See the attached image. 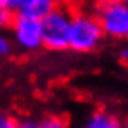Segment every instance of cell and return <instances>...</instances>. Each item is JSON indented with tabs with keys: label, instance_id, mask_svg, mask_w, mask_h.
I'll use <instances>...</instances> for the list:
<instances>
[{
	"label": "cell",
	"instance_id": "6da1fadb",
	"mask_svg": "<svg viewBox=\"0 0 128 128\" xmlns=\"http://www.w3.org/2000/svg\"><path fill=\"white\" fill-rule=\"evenodd\" d=\"M104 38L102 28L96 16L74 14L70 20L68 48L75 53H90L101 44Z\"/></svg>",
	"mask_w": 128,
	"mask_h": 128
},
{
	"label": "cell",
	"instance_id": "7a4b0ae2",
	"mask_svg": "<svg viewBox=\"0 0 128 128\" xmlns=\"http://www.w3.org/2000/svg\"><path fill=\"white\" fill-rule=\"evenodd\" d=\"M96 17L104 36L113 40H128V2L101 0L96 5Z\"/></svg>",
	"mask_w": 128,
	"mask_h": 128
},
{
	"label": "cell",
	"instance_id": "3957f363",
	"mask_svg": "<svg viewBox=\"0 0 128 128\" xmlns=\"http://www.w3.org/2000/svg\"><path fill=\"white\" fill-rule=\"evenodd\" d=\"M70 20L72 14L65 7H55L41 19L43 46L51 51H63L68 48Z\"/></svg>",
	"mask_w": 128,
	"mask_h": 128
},
{
	"label": "cell",
	"instance_id": "277c9868",
	"mask_svg": "<svg viewBox=\"0 0 128 128\" xmlns=\"http://www.w3.org/2000/svg\"><path fill=\"white\" fill-rule=\"evenodd\" d=\"M10 40L22 51H36L43 46L41 19H34L24 14H16L10 22Z\"/></svg>",
	"mask_w": 128,
	"mask_h": 128
},
{
	"label": "cell",
	"instance_id": "5b68a950",
	"mask_svg": "<svg viewBox=\"0 0 128 128\" xmlns=\"http://www.w3.org/2000/svg\"><path fill=\"white\" fill-rule=\"evenodd\" d=\"M58 0H20L16 14H24L34 19H43L48 12L55 9Z\"/></svg>",
	"mask_w": 128,
	"mask_h": 128
},
{
	"label": "cell",
	"instance_id": "8992f818",
	"mask_svg": "<svg viewBox=\"0 0 128 128\" xmlns=\"http://www.w3.org/2000/svg\"><path fill=\"white\" fill-rule=\"evenodd\" d=\"M86 126L87 128H116V126H120V121L109 111L99 109V111H94L87 118Z\"/></svg>",
	"mask_w": 128,
	"mask_h": 128
},
{
	"label": "cell",
	"instance_id": "52a82bcc",
	"mask_svg": "<svg viewBox=\"0 0 128 128\" xmlns=\"http://www.w3.org/2000/svg\"><path fill=\"white\" fill-rule=\"evenodd\" d=\"M10 53H12V40L0 31V58H7Z\"/></svg>",
	"mask_w": 128,
	"mask_h": 128
},
{
	"label": "cell",
	"instance_id": "ba28073f",
	"mask_svg": "<svg viewBox=\"0 0 128 128\" xmlns=\"http://www.w3.org/2000/svg\"><path fill=\"white\" fill-rule=\"evenodd\" d=\"M12 17H14V12L5 10V9H0V29L9 28L10 22H12Z\"/></svg>",
	"mask_w": 128,
	"mask_h": 128
},
{
	"label": "cell",
	"instance_id": "9c48e42d",
	"mask_svg": "<svg viewBox=\"0 0 128 128\" xmlns=\"http://www.w3.org/2000/svg\"><path fill=\"white\" fill-rule=\"evenodd\" d=\"M20 0H0V9H5V10H10L16 14V10L19 7Z\"/></svg>",
	"mask_w": 128,
	"mask_h": 128
},
{
	"label": "cell",
	"instance_id": "30bf717a",
	"mask_svg": "<svg viewBox=\"0 0 128 128\" xmlns=\"http://www.w3.org/2000/svg\"><path fill=\"white\" fill-rule=\"evenodd\" d=\"M16 126V123H14V118L7 114V113H2L0 111V128H12Z\"/></svg>",
	"mask_w": 128,
	"mask_h": 128
},
{
	"label": "cell",
	"instance_id": "8fae6325",
	"mask_svg": "<svg viewBox=\"0 0 128 128\" xmlns=\"http://www.w3.org/2000/svg\"><path fill=\"white\" fill-rule=\"evenodd\" d=\"M120 60L128 63V46H123V48L120 50Z\"/></svg>",
	"mask_w": 128,
	"mask_h": 128
},
{
	"label": "cell",
	"instance_id": "7c38bea8",
	"mask_svg": "<svg viewBox=\"0 0 128 128\" xmlns=\"http://www.w3.org/2000/svg\"><path fill=\"white\" fill-rule=\"evenodd\" d=\"M98 2H101V0H98Z\"/></svg>",
	"mask_w": 128,
	"mask_h": 128
}]
</instances>
